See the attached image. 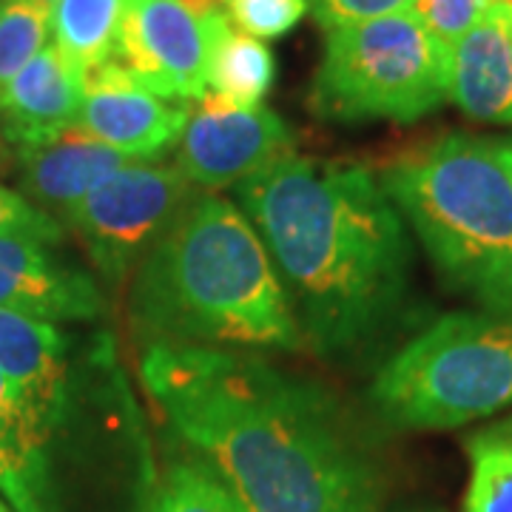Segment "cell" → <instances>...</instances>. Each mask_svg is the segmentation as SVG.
<instances>
[{
	"mask_svg": "<svg viewBox=\"0 0 512 512\" xmlns=\"http://www.w3.org/2000/svg\"><path fill=\"white\" fill-rule=\"evenodd\" d=\"M308 12V0H228V20L256 40L291 32Z\"/></svg>",
	"mask_w": 512,
	"mask_h": 512,
	"instance_id": "obj_21",
	"label": "cell"
},
{
	"mask_svg": "<svg viewBox=\"0 0 512 512\" xmlns=\"http://www.w3.org/2000/svg\"><path fill=\"white\" fill-rule=\"evenodd\" d=\"M0 512H12L9 507H6V501H3V498H0Z\"/></svg>",
	"mask_w": 512,
	"mask_h": 512,
	"instance_id": "obj_30",
	"label": "cell"
},
{
	"mask_svg": "<svg viewBox=\"0 0 512 512\" xmlns=\"http://www.w3.org/2000/svg\"><path fill=\"white\" fill-rule=\"evenodd\" d=\"M0 493L15 512H148L157 464L109 330L0 311Z\"/></svg>",
	"mask_w": 512,
	"mask_h": 512,
	"instance_id": "obj_2",
	"label": "cell"
},
{
	"mask_svg": "<svg viewBox=\"0 0 512 512\" xmlns=\"http://www.w3.org/2000/svg\"><path fill=\"white\" fill-rule=\"evenodd\" d=\"M83 69L57 43H49L0 94V134L12 146H37L77 126Z\"/></svg>",
	"mask_w": 512,
	"mask_h": 512,
	"instance_id": "obj_13",
	"label": "cell"
},
{
	"mask_svg": "<svg viewBox=\"0 0 512 512\" xmlns=\"http://www.w3.org/2000/svg\"><path fill=\"white\" fill-rule=\"evenodd\" d=\"M3 168H6V151L0 148V171H3Z\"/></svg>",
	"mask_w": 512,
	"mask_h": 512,
	"instance_id": "obj_28",
	"label": "cell"
},
{
	"mask_svg": "<svg viewBox=\"0 0 512 512\" xmlns=\"http://www.w3.org/2000/svg\"><path fill=\"white\" fill-rule=\"evenodd\" d=\"M447 97L481 123H512V12L493 3L450 49Z\"/></svg>",
	"mask_w": 512,
	"mask_h": 512,
	"instance_id": "obj_14",
	"label": "cell"
},
{
	"mask_svg": "<svg viewBox=\"0 0 512 512\" xmlns=\"http://www.w3.org/2000/svg\"><path fill=\"white\" fill-rule=\"evenodd\" d=\"M293 143V128L276 111L205 92L177 143V168L197 188H237L293 154Z\"/></svg>",
	"mask_w": 512,
	"mask_h": 512,
	"instance_id": "obj_9",
	"label": "cell"
},
{
	"mask_svg": "<svg viewBox=\"0 0 512 512\" xmlns=\"http://www.w3.org/2000/svg\"><path fill=\"white\" fill-rule=\"evenodd\" d=\"M32 3H40V6H49V9L55 6V0H32Z\"/></svg>",
	"mask_w": 512,
	"mask_h": 512,
	"instance_id": "obj_27",
	"label": "cell"
},
{
	"mask_svg": "<svg viewBox=\"0 0 512 512\" xmlns=\"http://www.w3.org/2000/svg\"><path fill=\"white\" fill-rule=\"evenodd\" d=\"M114 60L148 92L194 103L208 92V26L180 0H131Z\"/></svg>",
	"mask_w": 512,
	"mask_h": 512,
	"instance_id": "obj_10",
	"label": "cell"
},
{
	"mask_svg": "<svg viewBox=\"0 0 512 512\" xmlns=\"http://www.w3.org/2000/svg\"><path fill=\"white\" fill-rule=\"evenodd\" d=\"M504 154H507V163H510L512 171V140H504Z\"/></svg>",
	"mask_w": 512,
	"mask_h": 512,
	"instance_id": "obj_26",
	"label": "cell"
},
{
	"mask_svg": "<svg viewBox=\"0 0 512 512\" xmlns=\"http://www.w3.org/2000/svg\"><path fill=\"white\" fill-rule=\"evenodd\" d=\"M140 379L174 439L245 512H382L376 444L325 384L194 345L143 348Z\"/></svg>",
	"mask_w": 512,
	"mask_h": 512,
	"instance_id": "obj_1",
	"label": "cell"
},
{
	"mask_svg": "<svg viewBox=\"0 0 512 512\" xmlns=\"http://www.w3.org/2000/svg\"><path fill=\"white\" fill-rule=\"evenodd\" d=\"M410 512H444V510H433V507H424V510H410Z\"/></svg>",
	"mask_w": 512,
	"mask_h": 512,
	"instance_id": "obj_31",
	"label": "cell"
},
{
	"mask_svg": "<svg viewBox=\"0 0 512 512\" xmlns=\"http://www.w3.org/2000/svg\"><path fill=\"white\" fill-rule=\"evenodd\" d=\"M188 12H194L197 18L211 15V12H222V6H228V0H180Z\"/></svg>",
	"mask_w": 512,
	"mask_h": 512,
	"instance_id": "obj_25",
	"label": "cell"
},
{
	"mask_svg": "<svg viewBox=\"0 0 512 512\" xmlns=\"http://www.w3.org/2000/svg\"><path fill=\"white\" fill-rule=\"evenodd\" d=\"M128 316L143 348L305 345L265 242L242 208L214 194L188 202L140 259Z\"/></svg>",
	"mask_w": 512,
	"mask_h": 512,
	"instance_id": "obj_4",
	"label": "cell"
},
{
	"mask_svg": "<svg viewBox=\"0 0 512 512\" xmlns=\"http://www.w3.org/2000/svg\"><path fill=\"white\" fill-rule=\"evenodd\" d=\"M131 0H55V43L80 69L114 60L120 23Z\"/></svg>",
	"mask_w": 512,
	"mask_h": 512,
	"instance_id": "obj_17",
	"label": "cell"
},
{
	"mask_svg": "<svg viewBox=\"0 0 512 512\" xmlns=\"http://www.w3.org/2000/svg\"><path fill=\"white\" fill-rule=\"evenodd\" d=\"M493 3L498 0H413L410 12L439 43L453 49V43L467 35Z\"/></svg>",
	"mask_w": 512,
	"mask_h": 512,
	"instance_id": "obj_22",
	"label": "cell"
},
{
	"mask_svg": "<svg viewBox=\"0 0 512 512\" xmlns=\"http://www.w3.org/2000/svg\"><path fill=\"white\" fill-rule=\"evenodd\" d=\"M148 512H245L200 458L171 461L157 481Z\"/></svg>",
	"mask_w": 512,
	"mask_h": 512,
	"instance_id": "obj_19",
	"label": "cell"
},
{
	"mask_svg": "<svg viewBox=\"0 0 512 512\" xmlns=\"http://www.w3.org/2000/svg\"><path fill=\"white\" fill-rule=\"evenodd\" d=\"M237 200L319 356L353 365L402 325L410 237L365 165L288 154L239 183Z\"/></svg>",
	"mask_w": 512,
	"mask_h": 512,
	"instance_id": "obj_3",
	"label": "cell"
},
{
	"mask_svg": "<svg viewBox=\"0 0 512 512\" xmlns=\"http://www.w3.org/2000/svg\"><path fill=\"white\" fill-rule=\"evenodd\" d=\"M188 114V103L148 92L117 60L83 69L77 126L128 160H160L180 143Z\"/></svg>",
	"mask_w": 512,
	"mask_h": 512,
	"instance_id": "obj_11",
	"label": "cell"
},
{
	"mask_svg": "<svg viewBox=\"0 0 512 512\" xmlns=\"http://www.w3.org/2000/svg\"><path fill=\"white\" fill-rule=\"evenodd\" d=\"M470 478L464 512H512V416L464 439Z\"/></svg>",
	"mask_w": 512,
	"mask_h": 512,
	"instance_id": "obj_18",
	"label": "cell"
},
{
	"mask_svg": "<svg viewBox=\"0 0 512 512\" xmlns=\"http://www.w3.org/2000/svg\"><path fill=\"white\" fill-rule=\"evenodd\" d=\"M208 26V92L237 106H262L276 77L271 49L239 32L225 12L202 15Z\"/></svg>",
	"mask_w": 512,
	"mask_h": 512,
	"instance_id": "obj_16",
	"label": "cell"
},
{
	"mask_svg": "<svg viewBox=\"0 0 512 512\" xmlns=\"http://www.w3.org/2000/svg\"><path fill=\"white\" fill-rule=\"evenodd\" d=\"M410 6L413 0H308L313 18L325 29L396 15V12H407Z\"/></svg>",
	"mask_w": 512,
	"mask_h": 512,
	"instance_id": "obj_24",
	"label": "cell"
},
{
	"mask_svg": "<svg viewBox=\"0 0 512 512\" xmlns=\"http://www.w3.org/2000/svg\"><path fill=\"white\" fill-rule=\"evenodd\" d=\"M52 9L32 0H0V94L9 80L49 46Z\"/></svg>",
	"mask_w": 512,
	"mask_h": 512,
	"instance_id": "obj_20",
	"label": "cell"
},
{
	"mask_svg": "<svg viewBox=\"0 0 512 512\" xmlns=\"http://www.w3.org/2000/svg\"><path fill=\"white\" fill-rule=\"evenodd\" d=\"M450 49L410 9L328 29L313 77L319 117L413 123L447 100Z\"/></svg>",
	"mask_w": 512,
	"mask_h": 512,
	"instance_id": "obj_7",
	"label": "cell"
},
{
	"mask_svg": "<svg viewBox=\"0 0 512 512\" xmlns=\"http://www.w3.org/2000/svg\"><path fill=\"white\" fill-rule=\"evenodd\" d=\"M379 183L447 288L512 316V171L504 140L444 134L399 154Z\"/></svg>",
	"mask_w": 512,
	"mask_h": 512,
	"instance_id": "obj_5",
	"label": "cell"
},
{
	"mask_svg": "<svg viewBox=\"0 0 512 512\" xmlns=\"http://www.w3.org/2000/svg\"><path fill=\"white\" fill-rule=\"evenodd\" d=\"M60 239L0 237V311L43 322H94L106 305L94 276L57 256Z\"/></svg>",
	"mask_w": 512,
	"mask_h": 512,
	"instance_id": "obj_12",
	"label": "cell"
},
{
	"mask_svg": "<svg viewBox=\"0 0 512 512\" xmlns=\"http://www.w3.org/2000/svg\"><path fill=\"white\" fill-rule=\"evenodd\" d=\"M191 200V183L177 163L131 160L77 202L66 222L86 245L97 274L120 285Z\"/></svg>",
	"mask_w": 512,
	"mask_h": 512,
	"instance_id": "obj_8",
	"label": "cell"
},
{
	"mask_svg": "<svg viewBox=\"0 0 512 512\" xmlns=\"http://www.w3.org/2000/svg\"><path fill=\"white\" fill-rule=\"evenodd\" d=\"M498 3H501V6H507V9L512 12V0H498Z\"/></svg>",
	"mask_w": 512,
	"mask_h": 512,
	"instance_id": "obj_29",
	"label": "cell"
},
{
	"mask_svg": "<svg viewBox=\"0 0 512 512\" xmlns=\"http://www.w3.org/2000/svg\"><path fill=\"white\" fill-rule=\"evenodd\" d=\"M370 407L393 430H453L512 407V316H439L382 362Z\"/></svg>",
	"mask_w": 512,
	"mask_h": 512,
	"instance_id": "obj_6",
	"label": "cell"
},
{
	"mask_svg": "<svg viewBox=\"0 0 512 512\" xmlns=\"http://www.w3.org/2000/svg\"><path fill=\"white\" fill-rule=\"evenodd\" d=\"M18 160L23 188L37 202V208L46 214L57 211L63 220L89 191L109 180L117 168L131 163L80 126L66 128L37 146L18 148Z\"/></svg>",
	"mask_w": 512,
	"mask_h": 512,
	"instance_id": "obj_15",
	"label": "cell"
},
{
	"mask_svg": "<svg viewBox=\"0 0 512 512\" xmlns=\"http://www.w3.org/2000/svg\"><path fill=\"white\" fill-rule=\"evenodd\" d=\"M6 234H35V237L60 239V225L52 214L37 208L23 194L0 185V237Z\"/></svg>",
	"mask_w": 512,
	"mask_h": 512,
	"instance_id": "obj_23",
	"label": "cell"
}]
</instances>
